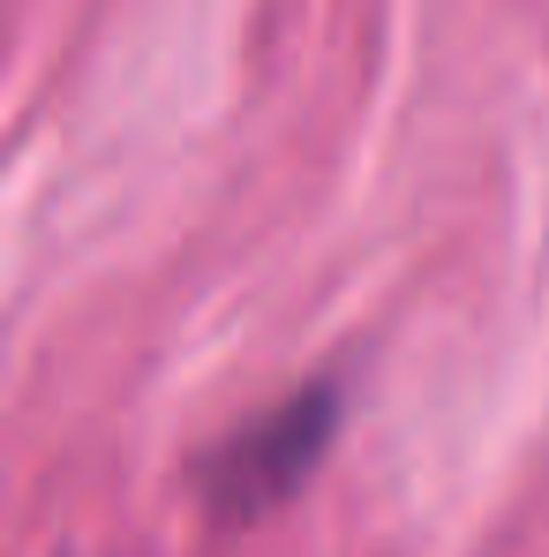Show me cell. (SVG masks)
Here are the masks:
<instances>
[{"mask_svg": "<svg viewBox=\"0 0 549 557\" xmlns=\"http://www.w3.org/2000/svg\"><path fill=\"white\" fill-rule=\"evenodd\" d=\"M324 437H332V399H301V407L272 414V422H257L226 460L211 467L219 505L226 512H264V505H278L309 474V460L324 453Z\"/></svg>", "mask_w": 549, "mask_h": 557, "instance_id": "6da1fadb", "label": "cell"}]
</instances>
